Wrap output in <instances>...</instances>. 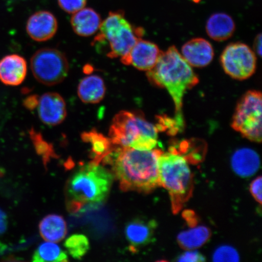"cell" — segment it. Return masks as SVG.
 Here are the masks:
<instances>
[{"label": "cell", "instance_id": "10", "mask_svg": "<svg viewBox=\"0 0 262 262\" xmlns=\"http://www.w3.org/2000/svg\"><path fill=\"white\" fill-rule=\"evenodd\" d=\"M162 52L154 42L140 38L120 60L124 64L131 65L137 70L147 72L155 67Z\"/></svg>", "mask_w": 262, "mask_h": 262}, {"label": "cell", "instance_id": "32", "mask_svg": "<svg viewBox=\"0 0 262 262\" xmlns=\"http://www.w3.org/2000/svg\"><path fill=\"white\" fill-rule=\"evenodd\" d=\"M194 2H199L200 0H193Z\"/></svg>", "mask_w": 262, "mask_h": 262}, {"label": "cell", "instance_id": "23", "mask_svg": "<svg viewBox=\"0 0 262 262\" xmlns=\"http://www.w3.org/2000/svg\"><path fill=\"white\" fill-rule=\"evenodd\" d=\"M32 260L37 261H67L68 255L57 244L47 242L39 246L33 255Z\"/></svg>", "mask_w": 262, "mask_h": 262}, {"label": "cell", "instance_id": "3", "mask_svg": "<svg viewBox=\"0 0 262 262\" xmlns=\"http://www.w3.org/2000/svg\"><path fill=\"white\" fill-rule=\"evenodd\" d=\"M113 181L112 173L90 163L75 171L66 186L69 211L77 212L87 204H99L107 198Z\"/></svg>", "mask_w": 262, "mask_h": 262}, {"label": "cell", "instance_id": "30", "mask_svg": "<svg viewBox=\"0 0 262 262\" xmlns=\"http://www.w3.org/2000/svg\"><path fill=\"white\" fill-rule=\"evenodd\" d=\"M39 98L40 97L37 95H31L26 97L24 101V106L28 110H34L38 106Z\"/></svg>", "mask_w": 262, "mask_h": 262}, {"label": "cell", "instance_id": "29", "mask_svg": "<svg viewBox=\"0 0 262 262\" xmlns=\"http://www.w3.org/2000/svg\"><path fill=\"white\" fill-rule=\"evenodd\" d=\"M261 177L255 179L250 185V191L253 198L258 204H261Z\"/></svg>", "mask_w": 262, "mask_h": 262}, {"label": "cell", "instance_id": "19", "mask_svg": "<svg viewBox=\"0 0 262 262\" xmlns=\"http://www.w3.org/2000/svg\"><path fill=\"white\" fill-rule=\"evenodd\" d=\"M106 88L102 78L97 75H88L78 86L77 94L84 103L97 104L105 97Z\"/></svg>", "mask_w": 262, "mask_h": 262}, {"label": "cell", "instance_id": "14", "mask_svg": "<svg viewBox=\"0 0 262 262\" xmlns=\"http://www.w3.org/2000/svg\"><path fill=\"white\" fill-rule=\"evenodd\" d=\"M27 63L17 54H12L0 60V81L8 86L21 84L27 74Z\"/></svg>", "mask_w": 262, "mask_h": 262}, {"label": "cell", "instance_id": "18", "mask_svg": "<svg viewBox=\"0 0 262 262\" xmlns=\"http://www.w3.org/2000/svg\"><path fill=\"white\" fill-rule=\"evenodd\" d=\"M101 16L92 8H83L72 16L71 24L73 31L81 37H90L99 30Z\"/></svg>", "mask_w": 262, "mask_h": 262}, {"label": "cell", "instance_id": "11", "mask_svg": "<svg viewBox=\"0 0 262 262\" xmlns=\"http://www.w3.org/2000/svg\"><path fill=\"white\" fill-rule=\"evenodd\" d=\"M39 118L49 126H57L67 116V104L64 98L56 93H47L39 98L37 106Z\"/></svg>", "mask_w": 262, "mask_h": 262}, {"label": "cell", "instance_id": "16", "mask_svg": "<svg viewBox=\"0 0 262 262\" xmlns=\"http://www.w3.org/2000/svg\"><path fill=\"white\" fill-rule=\"evenodd\" d=\"M81 137L84 142L90 144L92 163L99 165L104 161L107 162L116 149L110 139L96 129L82 133Z\"/></svg>", "mask_w": 262, "mask_h": 262}, {"label": "cell", "instance_id": "1", "mask_svg": "<svg viewBox=\"0 0 262 262\" xmlns=\"http://www.w3.org/2000/svg\"><path fill=\"white\" fill-rule=\"evenodd\" d=\"M109 162L113 164L115 176L123 191L148 194L160 186V149L138 150L119 147Z\"/></svg>", "mask_w": 262, "mask_h": 262}, {"label": "cell", "instance_id": "4", "mask_svg": "<svg viewBox=\"0 0 262 262\" xmlns=\"http://www.w3.org/2000/svg\"><path fill=\"white\" fill-rule=\"evenodd\" d=\"M188 162V157L175 147L160 157V186L168 191L174 214L181 210L192 195L194 182Z\"/></svg>", "mask_w": 262, "mask_h": 262}, {"label": "cell", "instance_id": "28", "mask_svg": "<svg viewBox=\"0 0 262 262\" xmlns=\"http://www.w3.org/2000/svg\"><path fill=\"white\" fill-rule=\"evenodd\" d=\"M178 261L201 262L205 261V258L199 251L194 250H187L180 255L178 258Z\"/></svg>", "mask_w": 262, "mask_h": 262}, {"label": "cell", "instance_id": "20", "mask_svg": "<svg viewBox=\"0 0 262 262\" xmlns=\"http://www.w3.org/2000/svg\"><path fill=\"white\" fill-rule=\"evenodd\" d=\"M190 226L188 229L178 235V241L180 247L186 250H194L202 247L211 237L210 229L204 225H196V219L188 221Z\"/></svg>", "mask_w": 262, "mask_h": 262}, {"label": "cell", "instance_id": "25", "mask_svg": "<svg viewBox=\"0 0 262 262\" xmlns=\"http://www.w3.org/2000/svg\"><path fill=\"white\" fill-rule=\"evenodd\" d=\"M29 134L36 150L42 157L45 165H47L49 160L55 156L53 146L45 140L41 134L34 128L29 130Z\"/></svg>", "mask_w": 262, "mask_h": 262}, {"label": "cell", "instance_id": "17", "mask_svg": "<svg viewBox=\"0 0 262 262\" xmlns=\"http://www.w3.org/2000/svg\"><path fill=\"white\" fill-rule=\"evenodd\" d=\"M231 165L234 172L242 178H250L256 173L260 168L259 156L254 150L243 147L233 153Z\"/></svg>", "mask_w": 262, "mask_h": 262}, {"label": "cell", "instance_id": "9", "mask_svg": "<svg viewBox=\"0 0 262 262\" xmlns=\"http://www.w3.org/2000/svg\"><path fill=\"white\" fill-rule=\"evenodd\" d=\"M221 61L225 73L238 80L248 79L256 70V55L243 42L227 46L222 52Z\"/></svg>", "mask_w": 262, "mask_h": 262}, {"label": "cell", "instance_id": "7", "mask_svg": "<svg viewBox=\"0 0 262 262\" xmlns=\"http://www.w3.org/2000/svg\"><path fill=\"white\" fill-rule=\"evenodd\" d=\"M262 97L260 91L247 92L239 100L231 126L242 136L257 143L262 136Z\"/></svg>", "mask_w": 262, "mask_h": 262}, {"label": "cell", "instance_id": "12", "mask_svg": "<svg viewBox=\"0 0 262 262\" xmlns=\"http://www.w3.org/2000/svg\"><path fill=\"white\" fill-rule=\"evenodd\" d=\"M57 19L51 12L40 11L34 13L28 19L26 31L32 40L42 42L50 40L56 34Z\"/></svg>", "mask_w": 262, "mask_h": 262}, {"label": "cell", "instance_id": "27", "mask_svg": "<svg viewBox=\"0 0 262 262\" xmlns=\"http://www.w3.org/2000/svg\"><path fill=\"white\" fill-rule=\"evenodd\" d=\"M58 5L62 10L69 14L80 11L86 6L87 0H58Z\"/></svg>", "mask_w": 262, "mask_h": 262}, {"label": "cell", "instance_id": "24", "mask_svg": "<svg viewBox=\"0 0 262 262\" xmlns=\"http://www.w3.org/2000/svg\"><path fill=\"white\" fill-rule=\"evenodd\" d=\"M64 247L72 257L80 259L90 249L88 238L83 234H74L64 242Z\"/></svg>", "mask_w": 262, "mask_h": 262}, {"label": "cell", "instance_id": "26", "mask_svg": "<svg viewBox=\"0 0 262 262\" xmlns=\"http://www.w3.org/2000/svg\"><path fill=\"white\" fill-rule=\"evenodd\" d=\"M240 257L238 252L229 245H223L216 249L212 255L214 261H238Z\"/></svg>", "mask_w": 262, "mask_h": 262}, {"label": "cell", "instance_id": "5", "mask_svg": "<svg viewBox=\"0 0 262 262\" xmlns=\"http://www.w3.org/2000/svg\"><path fill=\"white\" fill-rule=\"evenodd\" d=\"M158 131V127L146 120L142 113L123 111L113 118L109 138L119 147L150 150L157 146Z\"/></svg>", "mask_w": 262, "mask_h": 262}, {"label": "cell", "instance_id": "15", "mask_svg": "<svg viewBox=\"0 0 262 262\" xmlns=\"http://www.w3.org/2000/svg\"><path fill=\"white\" fill-rule=\"evenodd\" d=\"M156 222L146 219H136L128 223L125 235L130 247L134 250L149 244L155 234Z\"/></svg>", "mask_w": 262, "mask_h": 262}, {"label": "cell", "instance_id": "8", "mask_svg": "<svg viewBox=\"0 0 262 262\" xmlns=\"http://www.w3.org/2000/svg\"><path fill=\"white\" fill-rule=\"evenodd\" d=\"M35 79L47 86H54L67 77L69 63L66 55L58 49L42 48L36 51L31 60Z\"/></svg>", "mask_w": 262, "mask_h": 262}, {"label": "cell", "instance_id": "22", "mask_svg": "<svg viewBox=\"0 0 262 262\" xmlns=\"http://www.w3.org/2000/svg\"><path fill=\"white\" fill-rule=\"evenodd\" d=\"M40 234L45 241L52 242H60L67 234V223L60 215H48L39 225Z\"/></svg>", "mask_w": 262, "mask_h": 262}, {"label": "cell", "instance_id": "13", "mask_svg": "<svg viewBox=\"0 0 262 262\" xmlns=\"http://www.w3.org/2000/svg\"><path fill=\"white\" fill-rule=\"evenodd\" d=\"M181 55L191 67L204 68L211 63L214 52L210 42L196 38L183 46Z\"/></svg>", "mask_w": 262, "mask_h": 262}, {"label": "cell", "instance_id": "31", "mask_svg": "<svg viewBox=\"0 0 262 262\" xmlns=\"http://www.w3.org/2000/svg\"><path fill=\"white\" fill-rule=\"evenodd\" d=\"M261 34H258L255 39L254 45V52H255V54L258 55V56L260 57H261Z\"/></svg>", "mask_w": 262, "mask_h": 262}, {"label": "cell", "instance_id": "21", "mask_svg": "<svg viewBox=\"0 0 262 262\" xmlns=\"http://www.w3.org/2000/svg\"><path fill=\"white\" fill-rule=\"evenodd\" d=\"M235 29L233 19L225 13L212 15L206 25V32L209 37L217 41H225L231 38Z\"/></svg>", "mask_w": 262, "mask_h": 262}, {"label": "cell", "instance_id": "2", "mask_svg": "<svg viewBox=\"0 0 262 262\" xmlns=\"http://www.w3.org/2000/svg\"><path fill=\"white\" fill-rule=\"evenodd\" d=\"M151 83L168 92L175 105V119L179 130L184 127L182 113L183 97L199 81L192 67L175 47L162 52L155 67L147 72Z\"/></svg>", "mask_w": 262, "mask_h": 262}, {"label": "cell", "instance_id": "6", "mask_svg": "<svg viewBox=\"0 0 262 262\" xmlns=\"http://www.w3.org/2000/svg\"><path fill=\"white\" fill-rule=\"evenodd\" d=\"M98 31L92 44L94 46L106 42L107 57L111 58L124 56L143 34V29L131 25L122 11L111 12L101 22Z\"/></svg>", "mask_w": 262, "mask_h": 262}]
</instances>
